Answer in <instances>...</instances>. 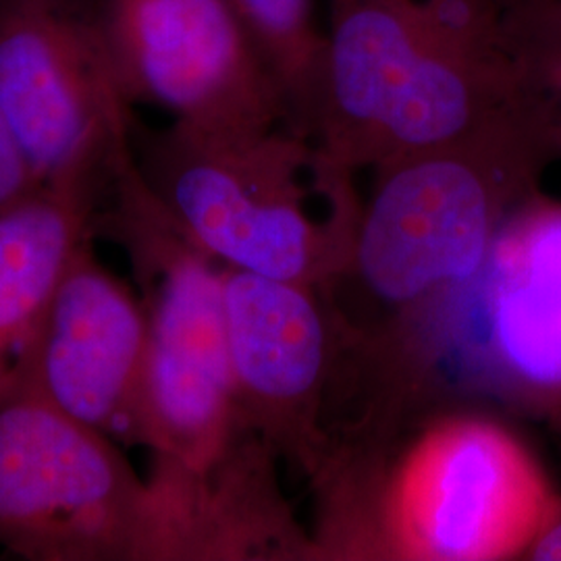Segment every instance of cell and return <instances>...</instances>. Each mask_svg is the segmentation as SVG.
Segmentation results:
<instances>
[{
  "instance_id": "2e32d148",
  "label": "cell",
  "mask_w": 561,
  "mask_h": 561,
  "mask_svg": "<svg viewBox=\"0 0 561 561\" xmlns=\"http://www.w3.org/2000/svg\"><path fill=\"white\" fill-rule=\"evenodd\" d=\"M503 9L505 11H514V9H520L526 4H535V2H542V0H502Z\"/></svg>"
},
{
  "instance_id": "9c48e42d",
  "label": "cell",
  "mask_w": 561,
  "mask_h": 561,
  "mask_svg": "<svg viewBox=\"0 0 561 561\" xmlns=\"http://www.w3.org/2000/svg\"><path fill=\"white\" fill-rule=\"evenodd\" d=\"M240 421L277 460L319 481L333 456L327 414L341 329L319 287L222 266Z\"/></svg>"
},
{
  "instance_id": "7a4b0ae2",
  "label": "cell",
  "mask_w": 561,
  "mask_h": 561,
  "mask_svg": "<svg viewBox=\"0 0 561 561\" xmlns=\"http://www.w3.org/2000/svg\"><path fill=\"white\" fill-rule=\"evenodd\" d=\"M526 92L502 0H331L306 140L356 175L460 140Z\"/></svg>"
},
{
  "instance_id": "3957f363",
  "label": "cell",
  "mask_w": 561,
  "mask_h": 561,
  "mask_svg": "<svg viewBox=\"0 0 561 561\" xmlns=\"http://www.w3.org/2000/svg\"><path fill=\"white\" fill-rule=\"evenodd\" d=\"M558 159L553 111L528 85L481 129L373 169L345 264L321 287L343 337H373L468 279Z\"/></svg>"
},
{
  "instance_id": "4fadbf2b",
  "label": "cell",
  "mask_w": 561,
  "mask_h": 561,
  "mask_svg": "<svg viewBox=\"0 0 561 561\" xmlns=\"http://www.w3.org/2000/svg\"><path fill=\"white\" fill-rule=\"evenodd\" d=\"M279 88L285 127L306 138L321 90L327 32L312 0H227Z\"/></svg>"
},
{
  "instance_id": "8fae6325",
  "label": "cell",
  "mask_w": 561,
  "mask_h": 561,
  "mask_svg": "<svg viewBox=\"0 0 561 561\" xmlns=\"http://www.w3.org/2000/svg\"><path fill=\"white\" fill-rule=\"evenodd\" d=\"M146 347L144 301L102 266L90 240L83 241L44 312L20 389L125 439Z\"/></svg>"
},
{
  "instance_id": "8992f818",
  "label": "cell",
  "mask_w": 561,
  "mask_h": 561,
  "mask_svg": "<svg viewBox=\"0 0 561 561\" xmlns=\"http://www.w3.org/2000/svg\"><path fill=\"white\" fill-rule=\"evenodd\" d=\"M96 231L125 245L148 314V347L125 439L206 470L248 431L240 421L222 264L187 240L141 180L134 144L115 167Z\"/></svg>"
},
{
  "instance_id": "6da1fadb",
  "label": "cell",
  "mask_w": 561,
  "mask_h": 561,
  "mask_svg": "<svg viewBox=\"0 0 561 561\" xmlns=\"http://www.w3.org/2000/svg\"><path fill=\"white\" fill-rule=\"evenodd\" d=\"M347 368L358 419L387 439L479 401L553 419L561 405V201L539 190L522 202L468 279L352 341Z\"/></svg>"
},
{
  "instance_id": "5bb4252c",
  "label": "cell",
  "mask_w": 561,
  "mask_h": 561,
  "mask_svg": "<svg viewBox=\"0 0 561 561\" xmlns=\"http://www.w3.org/2000/svg\"><path fill=\"white\" fill-rule=\"evenodd\" d=\"M42 185L9 123L0 115V213Z\"/></svg>"
},
{
  "instance_id": "ba28073f",
  "label": "cell",
  "mask_w": 561,
  "mask_h": 561,
  "mask_svg": "<svg viewBox=\"0 0 561 561\" xmlns=\"http://www.w3.org/2000/svg\"><path fill=\"white\" fill-rule=\"evenodd\" d=\"M0 115L41 183L113 171L134 119L101 0H0Z\"/></svg>"
},
{
  "instance_id": "30bf717a",
  "label": "cell",
  "mask_w": 561,
  "mask_h": 561,
  "mask_svg": "<svg viewBox=\"0 0 561 561\" xmlns=\"http://www.w3.org/2000/svg\"><path fill=\"white\" fill-rule=\"evenodd\" d=\"M121 94L208 129L285 125L279 88L227 0H101Z\"/></svg>"
},
{
  "instance_id": "5b68a950",
  "label": "cell",
  "mask_w": 561,
  "mask_h": 561,
  "mask_svg": "<svg viewBox=\"0 0 561 561\" xmlns=\"http://www.w3.org/2000/svg\"><path fill=\"white\" fill-rule=\"evenodd\" d=\"M518 435L477 410L435 416L343 495L341 558L524 560L560 502Z\"/></svg>"
},
{
  "instance_id": "52a82bcc",
  "label": "cell",
  "mask_w": 561,
  "mask_h": 561,
  "mask_svg": "<svg viewBox=\"0 0 561 561\" xmlns=\"http://www.w3.org/2000/svg\"><path fill=\"white\" fill-rule=\"evenodd\" d=\"M0 549L30 561H161L152 489L108 435L20 389L0 403Z\"/></svg>"
},
{
  "instance_id": "e0dca14e",
  "label": "cell",
  "mask_w": 561,
  "mask_h": 561,
  "mask_svg": "<svg viewBox=\"0 0 561 561\" xmlns=\"http://www.w3.org/2000/svg\"><path fill=\"white\" fill-rule=\"evenodd\" d=\"M551 421H556V424H558V426H560V428H561V405H560V410H558V412H556V416H553V419H551Z\"/></svg>"
},
{
  "instance_id": "9a60e30c",
  "label": "cell",
  "mask_w": 561,
  "mask_h": 561,
  "mask_svg": "<svg viewBox=\"0 0 561 561\" xmlns=\"http://www.w3.org/2000/svg\"><path fill=\"white\" fill-rule=\"evenodd\" d=\"M524 560L561 561V497L539 537L528 547Z\"/></svg>"
},
{
  "instance_id": "7c38bea8",
  "label": "cell",
  "mask_w": 561,
  "mask_h": 561,
  "mask_svg": "<svg viewBox=\"0 0 561 561\" xmlns=\"http://www.w3.org/2000/svg\"><path fill=\"white\" fill-rule=\"evenodd\" d=\"M113 173L42 183L0 213V403L20 389L60 275L96 233Z\"/></svg>"
},
{
  "instance_id": "277c9868",
  "label": "cell",
  "mask_w": 561,
  "mask_h": 561,
  "mask_svg": "<svg viewBox=\"0 0 561 561\" xmlns=\"http://www.w3.org/2000/svg\"><path fill=\"white\" fill-rule=\"evenodd\" d=\"M141 180L181 233L210 259L271 279L324 287L345 264L362 198L350 187L329 210L337 169L285 125L208 129L134 123Z\"/></svg>"
}]
</instances>
